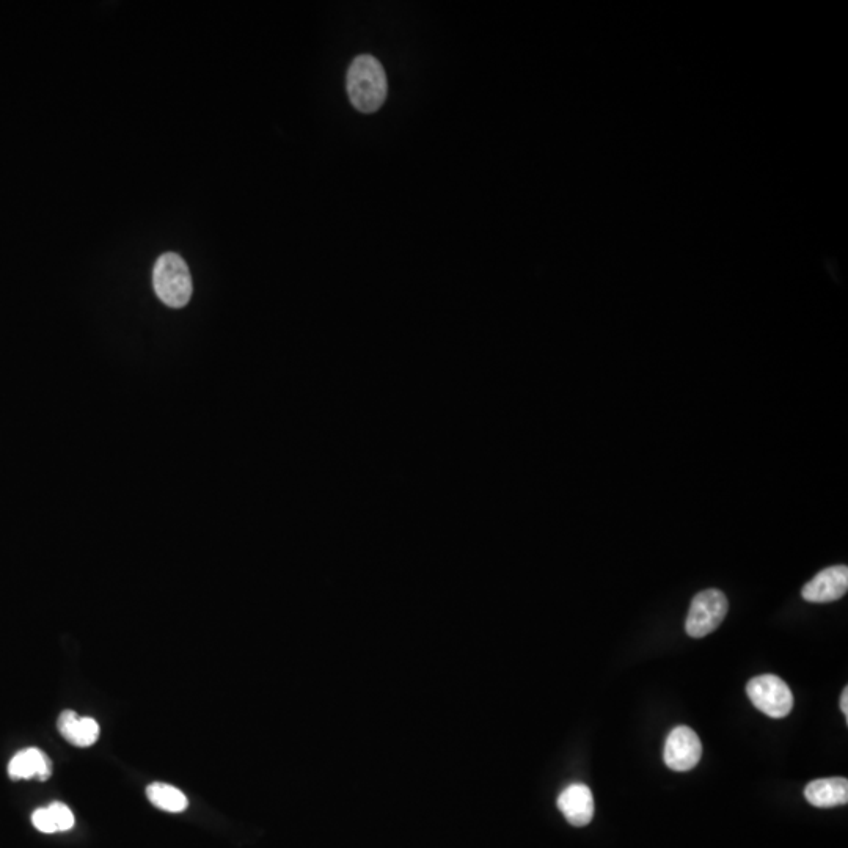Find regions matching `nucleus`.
Masks as SVG:
<instances>
[{"label": "nucleus", "instance_id": "nucleus-1", "mask_svg": "<svg viewBox=\"0 0 848 848\" xmlns=\"http://www.w3.org/2000/svg\"><path fill=\"white\" fill-rule=\"evenodd\" d=\"M349 99L363 114L381 109L388 93L384 66L373 55H359L351 63L346 76Z\"/></svg>", "mask_w": 848, "mask_h": 848}, {"label": "nucleus", "instance_id": "nucleus-2", "mask_svg": "<svg viewBox=\"0 0 848 848\" xmlns=\"http://www.w3.org/2000/svg\"><path fill=\"white\" fill-rule=\"evenodd\" d=\"M153 286L165 305L183 308L192 297V277L186 261L176 253H164L154 264Z\"/></svg>", "mask_w": 848, "mask_h": 848}, {"label": "nucleus", "instance_id": "nucleus-3", "mask_svg": "<svg viewBox=\"0 0 848 848\" xmlns=\"http://www.w3.org/2000/svg\"><path fill=\"white\" fill-rule=\"evenodd\" d=\"M748 698L767 717L784 718L794 709V695L781 677L773 674L753 677L746 685Z\"/></svg>", "mask_w": 848, "mask_h": 848}, {"label": "nucleus", "instance_id": "nucleus-4", "mask_svg": "<svg viewBox=\"0 0 848 848\" xmlns=\"http://www.w3.org/2000/svg\"><path fill=\"white\" fill-rule=\"evenodd\" d=\"M728 610V597L720 589H706L691 600L685 630L691 638H704L721 626Z\"/></svg>", "mask_w": 848, "mask_h": 848}, {"label": "nucleus", "instance_id": "nucleus-5", "mask_svg": "<svg viewBox=\"0 0 848 848\" xmlns=\"http://www.w3.org/2000/svg\"><path fill=\"white\" fill-rule=\"evenodd\" d=\"M702 745L698 734L687 726H677L669 732L663 759L674 772L693 770L701 761Z\"/></svg>", "mask_w": 848, "mask_h": 848}, {"label": "nucleus", "instance_id": "nucleus-6", "mask_svg": "<svg viewBox=\"0 0 848 848\" xmlns=\"http://www.w3.org/2000/svg\"><path fill=\"white\" fill-rule=\"evenodd\" d=\"M848 591V567L823 569L801 589V596L811 604H830L842 599Z\"/></svg>", "mask_w": 848, "mask_h": 848}, {"label": "nucleus", "instance_id": "nucleus-7", "mask_svg": "<svg viewBox=\"0 0 848 848\" xmlns=\"http://www.w3.org/2000/svg\"><path fill=\"white\" fill-rule=\"evenodd\" d=\"M558 808L574 827H586L594 817L593 792L585 784H572L558 797Z\"/></svg>", "mask_w": 848, "mask_h": 848}, {"label": "nucleus", "instance_id": "nucleus-8", "mask_svg": "<svg viewBox=\"0 0 848 848\" xmlns=\"http://www.w3.org/2000/svg\"><path fill=\"white\" fill-rule=\"evenodd\" d=\"M57 728L66 742L79 748L92 746L99 737L98 721L90 717H79L73 710H65L60 715Z\"/></svg>", "mask_w": 848, "mask_h": 848}, {"label": "nucleus", "instance_id": "nucleus-9", "mask_svg": "<svg viewBox=\"0 0 848 848\" xmlns=\"http://www.w3.org/2000/svg\"><path fill=\"white\" fill-rule=\"evenodd\" d=\"M805 797L816 808L847 805L848 781L845 778L816 779L806 786Z\"/></svg>", "mask_w": 848, "mask_h": 848}, {"label": "nucleus", "instance_id": "nucleus-10", "mask_svg": "<svg viewBox=\"0 0 848 848\" xmlns=\"http://www.w3.org/2000/svg\"><path fill=\"white\" fill-rule=\"evenodd\" d=\"M8 773L13 779H30L38 776L41 781H46L52 773V762L43 751L38 748H29L11 759Z\"/></svg>", "mask_w": 848, "mask_h": 848}, {"label": "nucleus", "instance_id": "nucleus-11", "mask_svg": "<svg viewBox=\"0 0 848 848\" xmlns=\"http://www.w3.org/2000/svg\"><path fill=\"white\" fill-rule=\"evenodd\" d=\"M147 795L156 808L165 812H172V814H180V812L186 811L187 806H189L186 795L180 789L169 786V784H150L147 787Z\"/></svg>", "mask_w": 848, "mask_h": 848}, {"label": "nucleus", "instance_id": "nucleus-12", "mask_svg": "<svg viewBox=\"0 0 848 848\" xmlns=\"http://www.w3.org/2000/svg\"><path fill=\"white\" fill-rule=\"evenodd\" d=\"M49 814L54 820L57 831H68L74 827V816L71 809L63 803H52L48 806Z\"/></svg>", "mask_w": 848, "mask_h": 848}, {"label": "nucleus", "instance_id": "nucleus-13", "mask_svg": "<svg viewBox=\"0 0 848 848\" xmlns=\"http://www.w3.org/2000/svg\"><path fill=\"white\" fill-rule=\"evenodd\" d=\"M32 822L41 833L52 834L57 833V828H55L54 820H52L51 814H49L48 808L37 809V811L32 814Z\"/></svg>", "mask_w": 848, "mask_h": 848}, {"label": "nucleus", "instance_id": "nucleus-14", "mask_svg": "<svg viewBox=\"0 0 848 848\" xmlns=\"http://www.w3.org/2000/svg\"><path fill=\"white\" fill-rule=\"evenodd\" d=\"M841 710L845 715V720L848 721V688H844V691H842Z\"/></svg>", "mask_w": 848, "mask_h": 848}]
</instances>
